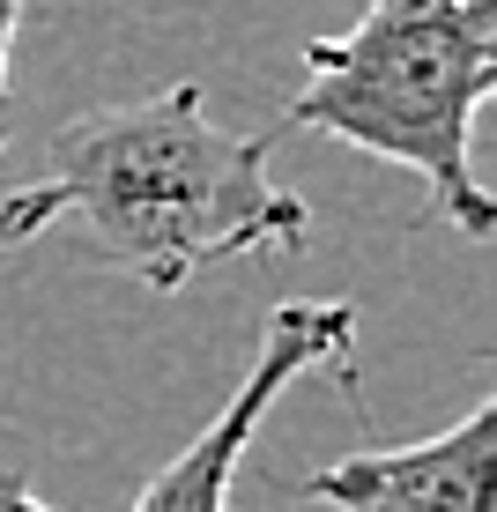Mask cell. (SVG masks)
I'll list each match as a JSON object with an SVG mask.
<instances>
[{
	"label": "cell",
	"instance_id": "6da1fadb",
	"mask_svg": "<svg viewBox=\"0 0 497 512\" xmlns=\"http://www.w3.org/2000/svg\"><path fill=\"white\" fill-rule=\"evenodd\" d=\"M52 186L97 268L156 297L238 253H297L312 231V208L268 179V134H223L193 82L75 112L52 134Z\"/></svg>",
	"mask_w": 497,
	"mask_h": 512
},
{
	"label": "cell",
	"instance_id": "7a4b0ae2",
	"mask_svg": "<svg viewBox=\"0 0 497 512\" xmlns=\"http://www.w3.org/2000/svg\"><path fill=\"white\" fill-rule=\"evenodd\" d=\"M497 90V0H371L342 38L305 45L290 127L349 141L423 179L438 223L490 238L497 208L475 179V119Z\"/></svg>",
	"mask_w": 497,
	"mask_h": 512
},
{
	"label": "cell",
	"instance_id": "3957f363",
	"mask_svg": "<svg viewBox=\"0 0 497 512\" xmlns=\"http://www.w3.org/2000/svg\"><path fill=\"white\" fill-rule=\"evenodd\" d=\"M349 342H357V305H342V297H297V305H282L268 320V342H260L253 372L238 379V394L201 423V438L179 461H164L149 475L134 512H230V483H238L268 409L282 401V386H297L319 364H342Z\"/></svg>",
	"mask_w": 497,
	"mask_h": 512
},
{
	"label": "cell",
	"instance_id": "277c9868",
	"mask_svg": "<svg viewBox=\"0 0 497 512\" xmlns=\"http://www.w3.org/2000/svg\"><path fill=\"white\" fill-rule=\"evenodd\" d=\"M305 505L334 512H490L497 505V401H475L446 431L371 446L297 483Z\"/></svg>",
	"mask_w": 497,
	"mask_h": 512
},
{
	"label": "cell",
	"instance_id": "5b68a950",
	"mask_svg": "<svg viewBox=\"0 0 497 512\" xmlns=\"http://www.w3.org/2000/svg\"><path fill=\"white\" fill-rule=\"evenodd\" d=\"M60 186H30V193H8V201H0V253H15V245H30L38 231H52V223H60Z\"/></svg>",
	"mask_w": 497,
	"mask_h": 512
},
{
	"label": "cell",
	"instance_id": "8992f818",
	"mask_svg": "<svg viewBox=\"0 0 497 512\" xmlns=\"http://www.w3.org/2000/svg\"><path fill=\"white\" fill-rule=\"evenodd\" d=\"M30 0H0V149H8V127H15V82H8V60H15V23H23Z\"/></svg>",
	"mask_w": 497,
	"mask_h": 512
},
{
	"label": "cell",
	"instance_id": "52a82bcc",
	"mask_svg": "<svg viewBox=\"0 0 497 512\" xmlns=\"http://www.w3.org/2000/svg\"><path fill=\"white\" fill-rule=\"evenodd\" d=\"M0 512H52L38 490H23V475H0Z\"/></svg>",
	"mask_w": 497,
	"mask_h": 512
}]
</instances>
